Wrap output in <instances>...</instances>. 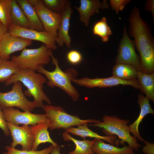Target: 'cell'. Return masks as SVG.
Returning <instances> with one entry per match:
<instances>
[{
  "label": "cell",
  "instance_id": "ba28073f",
  "mask_svg": "<svg viewBox=\"0 0 154 154\" xmlns=\"http://www.w3.org/2000/svg\"><path fill=\"white\" fill-rule=\"evenodd\" d=\"M135 46L134 41L130 39L128 34L125 25L122 37L118 45L117 54L115 60L116 64L129 65L142 71L141 61L135 51Z\"/></svg>",
  "mask_w": 154,
  "mask_h": 154
},
{
  "label": "cell",
  "instance_id": "ffe728a7",
  "mask_svg": "<svg viewBox=\"0 0 154 154\" xmlns=\"http://www.w3.org/2000/svg\"><path fill=\"white\" fill-rule=\"evenodd\" d=\"M96 154H135L133 150L127 145L122 148L105 143L103 140L97 139L92 147Z\"/></svg>",
  "mask_w": 154,
  "mask_h": 154
},
{
  "label": "cell",
  "instance_id": "f35d334b",
  "mask_svg": "<svg viewBox=\"0 0 154 154\" xmlns=\"http://www.w3.org/2000/svg\"></svg>",
  "mask_w": 154,
  "mask_h": 154
},
{
  "label": "cell",
  "instance_id": "ac0fdd59",
  "mask_svg": "<svg viewBox=\"0 0 154 154\" xmlns=\"http://www.w3.org/2000/svg\"><path fill=\"white\" fill-rule=\"evenodd\" d=\"M65 131L71 134L78 135L83 138L88 137L96 139H101L108 142L111 145L115 144L116 146L117 147H118L119 144L116 135L102 136L99 135L88 128L87 123L80 125L76 127H70L66 129Z\"/></svg>",
  "mask_w": 154,
  "mask_h": 154
},
{
  "label": "cell",
  "instance_id": "836d02e7",
  "mask_svg": "<svg viewBox=\"0 0 154 154\" xmlns=\"http://www.w3.org/2000/svg\"><path fill=\"white\" fill-rule=\"evenodd\" d=\"M143 143L145 146L142 149L143 153L145 154H154V143H150L145 140Z\"/></svg>",
  "mask_w": 154,
  "mask_h": 154
},
{
  "label": "cell",
  "instance_id": "9c48e42d",
  "mask_svg": "<svg viewBox=\"0 0 154 154\" xmlns=\"http://www.w3.org/2000/svg\"><path fill=\"white\" fill-rule=\"evenodd\" d=\"M28 1L35 9L44 31L56 38L61 21V15L55 13L46 8L42 0Z\"/></svg>",
  "mask_w": 154,
  "mask_h": 154
},
{
  "label": "cell",
  "instance_id": "d590c367",
  "mask_svg": "<svg viewBox=\"0 0 154 154\" xmlns=\"http://www.w3.org/2000/svg\"><path fill=\"white\" fill-rule=\"evenodd\" d=\"M7 31V29L0 21V42Z\"/></svg>",
  "mask_w": 154,
  "mask_h": 154
},
{
  "label": "cell",
  "instance_id": "83f0119b",
  "mask_svg": "<svg viewBox=\"0 0 154 154\" xmlns=\"http://www.w3.org/2000/svg\"><path fill=\"white\" fill-rule=\"evenodd\" d=\"M12 0H0V21L8 30L12 25Z\"/></svg>",
  "mask_w": 154,
  "mask_h": 154
},
{
  "label": "cell",
  "instance_id": "3957f363",
  "mask_svg": "<svg viewBox=\"0 0 154 154\" xmlns=\"http://www.w3.org/2000/svg\"><path fill=\"white\" fill-rule=\"evenodd\" d=\"M51 57L52 63L55 66L54 71H49L44 68V66H39L37 71L46 76L48 80L46 82L48 86L52 88L54 87H58L66 93L73 101H78L80 94L71 83L72 80L76 79L78 72L72 68L63 72L59 66L58 59L54 56L52 53Z\"/></svg>",
  "mask_w": 154,
  "mask_h": 154
},
{
  "label": "cell",
  "instance_id": "7a4b0ae2",
  "mask_svg": "<svg viewBox=\"0 0 154 154\" xmlns=\"http://www.w3.org/2000/svg\"><path fill=\"white\" fill-rule=\"evenodd\" d=\"M17 81L20 82L27 88L24 92L25 96L33 97V102L37 107L42 108L43 102L50 104L51 102L43 90V85L47 82L46 78L41 74L32 70L21 68L6 82L5 85L8 86Z\"/></svg>",
  "mask_w": 154,
  "mask_h": 154
},
{
  "label": "cell",
  "instance_id": "52a82bcc",
  "mask_svg": "<svg viewBox=\"0 0 154 154\" xmlns=\"http://www.w3.org/2000/svg\"><path fill=\"white\" fill-rule=\"evenodd\" d=\"M12 89L7 92H0V107L3 108L18 107L24 111L31 112L37 106L33 101L31 102L25 97L20 81L13 84Z\"/></svg>",
  "mask_w": 154,
  "mask_h": 154
},
{
  "label": "cell",
  "instance_id": "5b68a950",
  "mask_svg": "<svg viewBox=\"0 0 154 154\" xmlns=\"http://www.w3.org/2000/svg\"><path fill=\"white\" fill-rule=\"evenodd\" d=\"M42 108L49 122L50 130L66 129L84 123H96L100 121L94 119L82 120L77 116L67 113L62 107L50 104L44 105Z\"/></svg>",
  "mask_w": 154,
  "mask_h": 154
},
{
  "label": "cell",
  "instance_id": "7402d4cb",
  "mask_svg": "<svg viewBox=\"0 0 154 154\" xmlns=\"http://www.w3.org/2000/svg\"><path fill=\"white\" fill-rule=\"evenodd\" d=\"M137 78L141 86V90L146 96L154 102V73L147 74L137 70Z\"/></svg>",
  "mask_w": 154,
  "mask_h": 154
},
{
  "label": "cell",
  "instance_id": "d4e9b609",
  "mask_svg": "<svg viewBox=\"0 0 154 154\" xmlns=\"http://www.w3.org/2000/svg\"><path fill=\"white\" fill-rule=\"evenodd\" d=\"M137 70L129 65L116 64L113 68V76L125 80L136 79Z\"/></svg>",
  "mask_w": 154,
  "mask_h": 154
},
{
  "label": "cell",
  "instance_id": "cb8c5ba5",
  "mask_svg": "<svg viewBox=\"0 0 154 154\" xmlns=\"http://www.w3.org/2000/svg\"><path fill=\"white\" fill-rule=\"evenodd\" d=\"M11 8L12 25L23 28L31 29L30 24L28 20L16 0H12Z\"/></svg>",
  "mask_w": 154,
  "mask_h": 154
},
{
  "label": "cell",
  "instance_id": "d6a6232c",
  "mask_svg": "<svg viewBox=\"0 0 154 154\" xmlns=\"http://www.w3.org/2000/svg\"><path fill=\"white\" fill-rule=\"evenodd\" d=\"M4 115L2 108L0 107V128L3 131L4 134L7 136L10 135L9 131L6 125Z\"/></svg>",
  "mask_w": 154,
  "mask_h": 154
},
{
  "label": "cell",
  "instance_id": "8992f818",
  "mask_svg": "<svg viewBox=\"0 0 154 154\" xmlns=\"http://www.w3.org/2000/svg\"><path fill=\"white\" fill-rule=\"evenodd\" d=\"M51 50L43 44L39 48L23 50L20 55H13L11 60L21 68L37 70L39 66L48 64L51 60Z\"/></svg>",
  "mask_w": 154,
  "mask_h": 154
},
{
  "label": "cell",
  "instance_id": "8fae6325",
  "mask_svg": "<svg viewBox=\"0 0 154 154\" xmlns=\"http://www.w3.org/2000/svg\"><path fill=\"white\" fill-rule=\"evenodd\" d=\"M7 32L13 36L32 41L35 40L40 42L51 50H56L57 49L56 38L45 31H38L12 25L8 29Z\"/></svg>",
  "mask_w": 154,
  "mask_h": 154
},
{
  "label": "cell",
  "instance_id": "1f68e13d",
  "mask_svg": "<svg viewBox=\"0 0 154 154\" xmlns=\"http://www.w3.org/2000/svg\"><path fill=\"white\" fill-rule=\"evenodd\" d=\"M67 58L68 61L72 64H77L80 62L82 59L81 54L78 51L73 50L67 54Z\"/></svg>",
  "mask_w": 154,
  "mask_h": 154
},
{
  "label": "cell",
  "instance_id": "e575fe53",
  "mask_svg": "<svg viewBox=\"0 0 154 154\" xmlns=\"http://www.w3.org/2000/svg\"><path fill=\"white\" fill-rule=\"evenodd\" d=\"M144 9L146 11L151 13L153 22L154 20V0H148L145 4Z\"/></svg>",
  "mask_w": 154,
  "mask_h": 154
},
{
  "label": "cell",
  "instance_id": "4dcf8cb0",
  "mask_svg": "<svg viewBox=\"0 0 154 154\" xmlns=\"http://www.w3.org/2000/svg\"><path fill=\"white\" fill-rule=\"evenodd\" d=\"M131 1V0H110L109 3L112 10L118 14L119 12L122 11L125 6Z\"/></svg>",
  "mask_w": 154,
  "mask_h": 154
},
{
  "label": "cell",
  "instance_id": "74e56055",
  "mask_svg": "<svg viewBox=\"0 0 154 154\" xmlns=\"http://www.w3.org/2000/svg\"><path fill=\"white\" fill-rule=\"evenodd\" d=\"M92 154H96L95 153H94V152L93 153H92Z\"/></svg>",
  "mask_w": 154,
  "mask_h": 154
},
{
  "label": "cell",
  "instance_id": "d6986e66",
  "mask_svg": "<svg viewBox=\"0 0 154 154\" xmlns=\"http://www.w3.org/2000/svg\"><path fill=\"white\" fill-rule=\"evenodd\" d=\"M30 128L34 140L32 150H37L39 145L46 142L51 143L54 146L58 145L57 143L54 142L50 136L49 132L48 131L49 128L48 120L34 125H31Z\"/></svg>",
  "mask_w": 154,
  "mask_h": 154
},
{
  "label": "cell",
  "instance_id": "2e32d148",
  "mask_svg": "<svg viewBox=\"0 0 154 154\" xmlns=\"http://www.w3.org/2000/svg\"><path fill=\"white\" fill-rule=\"evenodd\" d=\"M73 10L70 2L68 5L65 9L60 14L61 20L58 31L57 37L56 38V44L60 46H62L66 44L68 48L71 46V37L69 34L70 21Z\"/></svg>",
  "mask_w": 154,
  "mask_h": 154
},
{
  "label": "cell",
  "instance_id": "4fadbf2b",
  "mask_svg": "<svg viewBox=\"0 0 154 154\" xmlns=\"http://www.w3.org/2000/svg\"><path fill=\"white\" fill-rule=\"evenodd\" d=\"M6 123L12 139L10 146L15 148L17 145H20L22 150H32L34 140L30 126L23 125L20 127L7 122Z\"/></svg>",
  "mask_w": 154,
  "mask_h": 154
},
{
  "label": "cell",
  "instance_id": "4316f807",
  "mask_svg": "<svg viewBox=\"0 0 154 154\" xmlns=\"http://www.w3.org/2000/svg\"><path fill=\"white\" fill-rule=\"evenodd\" d=\"M93 31L94 34L100 37L102 41L104 42L108 41L109 36L112 33L110 27L108 26L107 19L103 17L94 25Z\"/></svg>",
  "mask_w": 154,
  "mask_h": 154
},
{
  "label": "cell",
  "instance_id": "277c9868",
  "mask_svg": "<svg viewBox=\"0 0 154 154\" xmlns=\"http://www.w3.org/2000/svg\"><path fill=\"white\" fill-rule=\"evenodd\" d=\"M129 120L122 119L116 116H109L104 115L102 121L90 125V126L102 128V131L107 136L117 135L119 144L124 146L125 142L128 146L136 151H139L141 146L139 144L137 139L130 133V129L127 124Z\"/></svg>",
  "mask_w": 154,
  "mask_h": 154
},
{
  "label": "cell",
  "instance_id": "44dd1931",
  "mask_svg": "<svg viewBox=\"0 0 154 154\" xmlns=\"http://www.w3.org/2000/svg\"><path fill=\"white\" fill-rule=\"evenodd\" d=\"M16 0L28 20L31 29L40 31H44L36 11L28 0Z\"/></svg>",
  "mask_w": 154,
  "mask_h": 154
},
{
  "label": "cell",
  "instance_id": "6da1fadb",
  "mask_svg": "<svg viewBox=\"0 0 154 154\" xmlns=\"http://www.w3.org/2000/svg\"><path fill=\"white\" fill-rule=\"evenodd\" d=\"M129 33L134 38L135 46L140 56L142 71L147 74L154 71V40L150 27L141 18L136 6L131 11L128 19Z\"/></svg>",
  "mask_w": 154,
  "mask_h": 154
},
{
  "label": "cell",
  "instance_id": "8d00e7d4",
  "mask_svg": "<svg viewBox=\"0 0 154 154\" xmlns=\"http://www.w3.org/2000/svg\"><path fill=\"white\" fill-rule=\"evenodd\" d=\"M60 147L57 145L56 146H54L53 148L51 150L50 154H60Z\"/></svg>",
  "mask_w": 154,
  "mask_h": 154
},
{
  "label": "cell",
  "instance_id": "603a6c76",
  "mask_svg": "<svg viewBox=\"0 0 154 154\" xmlns=\"http://www.w3.org/2000/svg\"><path fill=\"white\" fill-rule=\"evenodd\" d=\"M62 136L65 141H72L76 145L75 149L70 152L68 154H92L93 152L92 147L96 139H94L92 141L86 139L79 140L72 137L66 131L63 133Z\"/></svg>",
  "mask_w": 154,
  "mask_h": 154
},
{
  "label": "cell",
  "instance_id": "f1b7e54d",
  "mask_svg": "<svg viewBox=\"0 0 154 154\" xmlns=\"http://www.w3.org/2000/svg\"><path fill=\"white\" fill-rule=\"evenodd\" d=\"M43 4L47 9L57 14H61L70 2L68 0H42Z\"/></svg>",
  "mask_w": 154,
  "mask_h": 154
},
{
  "label": "cell",
  "instance_id": "e0dca14e",
  "mask_svg": "<svg viewBox=\"0 0 154 154\" xmlns=\"http://www.w3.org/2000/svg\"><path fill=\"white\" fill-rule=\"evenodd\" d=\"M137 102L140 108V112L137 119L129 126L130 133L133 136L140 141L143 143L145 139L140 135L138 127L140 123L145 116L148 114L154 115V111L151 108L149 103L150 100L147 97L140 93L137 96Z\"/></svg>",
  "mask_w": 154,
  "mask_h": 154
},
{
  "label": "cell",
  "instance_id": "9a60e30c",
  "mask_svg": "<svg viewBox=\"0 0 154 154\" xmlns=\"http://www.w3.org/2000/svg\"><path fill=\"white\" fill-rule=\"evenodd\" d=\"M80 6L75 8L79 14L80 21L83 23L86 27L89 25L91 16L99 13L100 9L109 8L110 5L106 0L102 2L99 0H80Z\"/></svg>",
  "mask_w": 154,
  "mask_h": 154
},
{
  "label": "cell",
  "instance_id": "7c38bea8",
  "mask_svg": "<svg viewBox=\"0 0 154 154\" xmlns=\"http://www.w3.org/2000/svg\"><path fill=\"white\" fill-rule=\"evenodd\" d=\"M6 122L17 126L20 124L34 125L48 120L45 114H35L22 112L13 107L2 109Z\"/></svg>",
  "mask_w": 154,
  "mask_h": 154
},
{
  "label": "cell",
  "instance_id": "484cf974",
  "mask_svg": "<svg viewBox=\"0 0 154 154\" xmlns=\"http://www.w3.org/2000/svg\"><path fill=\"white\" fill-rule=\"evenodd\" d=\"M20 68L15 62L0 57V82H5Z\"/></svg>",
  "mask_w": 154,
  "mask_h": 154
},
{
  "label": "cell",
  "instance_id": "f546056e",
  "mask_svg": "<svg viewBox=\"0 0 154 154\" xmlns=\"http://www.w3.org/2000/svg\"><path fill=\"white\" fill-rule=\"evenodd\" d=\"M54 146L50 145L49 147L39 151L19 150L11 147L10 145L5 147L7 151L3 152V154H50V153Z\"/></svg>",
  "mask_w": 154,
  "mask_h": 154
},
{
  "label": "cell",
  "instance_id": "30bf717a",
  "mask_svg": "<svg viewBox=\"0 0 154 154\" xmlns=\"http://www.w3.org/2000/svg\"><path fill=\"white\" fill-rule=\"evenodd\" d=\"M72 82L80 86L90 88L95 87L102 88L116 86L121 84L129 85L135 88L141 90L140 85L138 80H125L114 76L106 78H96L94 79L84 77L74 79Z\"/></svg>",
  "mask_w": 154,
  "mask_h": 154
},
{
  "label": "cell",
  "instance_id": "5bb4252c",
  "mask_svg": "<svg viewBox=\"0 0 154 154\" xmlns=\"http://www.w3.org/2000/svg\"><path fill=\"white\" fill-rule=\"evenodd\" d=\"M32 44V41L13 35L7 32L0 42V57L9 60L10 55Z\"/></svg>",
  "mask_w": 154,
  "mask_h": 154
}]
</instances>
